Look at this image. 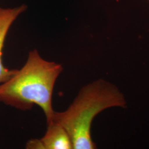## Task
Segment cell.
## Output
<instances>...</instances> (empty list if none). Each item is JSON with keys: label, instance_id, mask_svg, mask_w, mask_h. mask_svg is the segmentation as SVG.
Listing matches in <instances>:
<instances>
[{"label": "cell", "instance_id": "obj_1", "mask_svg": "<svg viewBox=\"0 0 149 149\" xmlns=\"http://www.w3.org/2000/svg\"><path fill=\"white\" fill-rule=\"evenodd\" d=\"M63 71L62 65L43 59L36 49L31 50L21 69L0 84V102L21 111L37 105L45 116L47 123L53 120L54 87Z\"/></svg>", "mask_w": 149, "mask_h": 149}, {"label": "cell", "instance_id": "obj_2", "mask_svg": "<svg viewBox=\"0 0 149 149\" xmlns=\"http://www.w3.org/2000/svg\"><path fill=\"white\" fill-rule=\"evenodd\" d=\"M126 103L116 86L99 79L84 86L67 109L54 112L52 122L65 129L74 149H96L91 136L94 118L108 108L125 107Z\"/></svg>", "mask_w": 149, "mask_h": 149}, {"label": "cell", "instance_id": "obj_4", "mask_svg": "<svg viewBox=\"0 0 149 149\" xmlns=\"http://www.w3.org/2000/svg\"><path fill=\"white\" fill-rule=\"evenodd\" d=\"M46 133L40 140L43 149H72L73 144L65 129L57 123H47Z\"/></svg>", "mask_w": 149, "mask_h": 149}, {"label": "cell", "instance_id": "obj_5", "mask_svg": "<svg viewBox=\"0 0 149 149\" xmlns=\"http://www.w3.org/2000/svg\"><path fill=\"white\" fill-rule=\"evenodd\" d=\"M26 149H43L40 139H33L29 140L26 144Z\"/></svg>", "mask_w": 149, "mask_h": 149}, {"label": "cell", "instance_id": "obj_6", "mask_svg": "<svg viewBox=\"0 0 149 149\" xmlns=\"http://www.w3.org/2000/svg\"><path fill=\"white\" fill-rule=\"evenodd\" d=\"M148 1H149V0H148Z\"/></svg>", "mask_w": 149, "mask_h": 149}, {"label": "cell", "instance_id": "obj_3", "mask_svg": "<svg viewBox=\"0 0 149 149\" xmlns=\"http://www.w3.org/2000/svg\"><path fill=\"white\" fill-rule=\"evenodd\" d=\"M27 8V6L24 5L13 8H3L0 7V84L8 80L17 70L9 69L5 66L2 60V51L11 26L17 17Z\"/></svg>", "mask_w": 149, "mask_h": 149}]
</instances>
